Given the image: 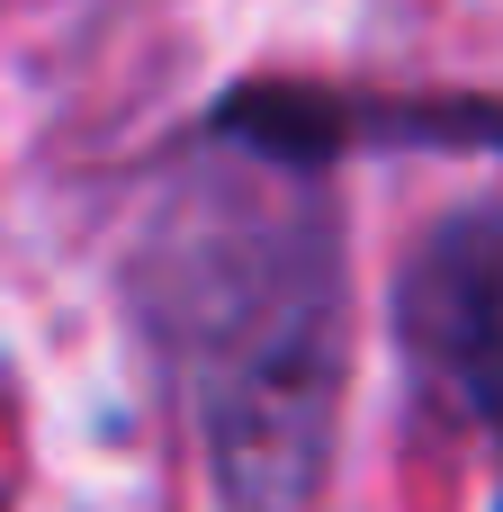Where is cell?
Segmentation results:
<instances>
[{"mask_svg": "<svg viewBox=\"0 0 503 512\" xmlns=\"http://www.w3.org/2000/svg\"><path fill=\"white\" fill-rule=\"evenodd\" d=\"M126 306L216 512H315L351 396V225L324 171L189 144L126 243Z\"/></svg>", "mask_w": 503, "mask_h": 512, "instance_id": "6da1fadb", "label": "cell"}, {"mask_svg": "<svg viewBox=\"0 0 503 512\" xmlns=\"http://www.w3.org/2000/svg\"><path fill=\"white\" fill-rule=\"evenodd\" d=\"M387 324L414 387L503 441V198H459L405 243Z\"/></svg>", "mask_w": 503, "mask_h": 512, "instance_id": "7a4b0ae2", "label": "cell"}, {"mask_svg": "<svg viewBox=\"0 0 503 512\" xmlns=\"http://www.w3.org/2000/svg\"><path fill=\"white\" fill-rule=\"evenodd\" d=\"M495 512H503V504H495Z\"/></svg>", "mask_w": 503, "mask_h": 512, "instance_id": "3957f363", "label": "cell"}]
</instances>
